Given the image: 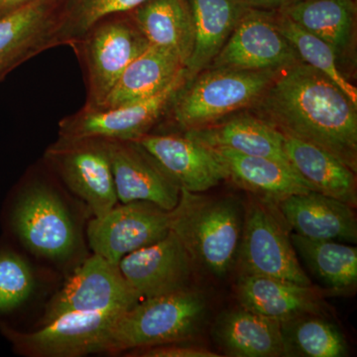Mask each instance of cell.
Listing matches in <instances>:
<instances>
[{
  "label": "cell",
  "mask_w": 357,
  "mask_h": 357,
  "mask_svg": "<svg viewBox=\"0 0 357 357\" xmlns=\"http://www.w3.org/2000/svg\"><path fill=\"white\" fill-rule=\"evenodd\" d=\"M253 107L283 134L321 147L356 173V105L321 72L299 62L280 70Z\"/></svg>",
  "instance_id": "1"
},
{
  "label": "cell",
  "mask_w": 357,
  "mask_h": 357,
  "mask_svg": "<svg viewBox=\"0 0 357 357\" xmlns=\"http://www.w3.org/2000/svg\"><path fill=\"white\" fill-rule=\"evenodd\" d=\"M170 215V230L184 244L195 266L218 278L236 264L243 234L244 204L232 197H210L181 189Z\"/></svg>",
  "instance_id": "2"
},
{
  "label": "cell",
  "mask_w": 357,
  "mask_h": 357,
  "mask_svg": "<svg viewBox=\"0 0 357 357\" xmlns=\"http://www.w3.org/2000/svg\"><path fill=\"white\" fill-rule=\"evenodd\" d=\"M10 227L30 253L58 265L77 266L84 259V243L74 213L48 178H30L14 199Z\"/></svg>",
  "instance_id": "3"
},
{
  "label": "cell",
  "mask_w": 357,
  "mask_h": 357,
  "mask_svg": "<svg viewBox=\"0 0 357 357\" xmlns=\"http://www.w3.org/2000/svg\"><path fill=\"white\" fill-rule=\"evenodd\" d=\"M206 314V296L191 287L140 300L115 319L103 354L187 342L199 332Z\"/></svg>",
  "instance_id": "4"
},
{
  "label": "cell",
  "mask_w": 357,
  "mask_h": 357,
  "mask_svg": "<svg viewBox=\"0 0 357 357\" xmlns=\"http://www.w3.org/2000/svg\"><path fill=\"white\" fill-rule=\"evenodd\" d=\"M280 70L208 68L176 96L171 105L174 121L183 131L192 130L253 107Z\"/></svg>",
  "instance_id": "5"
},
{
  "label": "cell",
  "mask_w": 357,
  "mask_h": 357,
  "mask_svg": "<svg viewBox=\"0 0 357 357\" xmlns=\"http://www.w3.org/2000/svg\"><path fill=\"white\" fill-rule=\"evenodd\" d=\"M236 260L241 274L312 286L301 266L290 229L278 206L252 195L244 204L243 234Z\"/></svg>",
  "instance_id": "6"
},
{
  "label": "cell",
  "mask_w": 357,
  "mask_h": 357,
  "mask_svg": "<svg viewBox=\"0 0 357 357\" xmlns=\"http://www.w3.org/2000/svg\"><path fill=\"white\" fill-rule=\"evenodd\" d=\"M124 14L98 21L73 45L86 77L84 107H100L124 70L150 46L128 13Z\"/></svg>",
  "instance_id": "7"
},
{
  "label": "cell",
  "mask_w": 357,
  "mask_h": 357,
  "mask_svg": "<svg viewBox=\"0 0 357 357\" xmlns=\"http://www.w3.org/2000/svg\"><path fill=\"white\" fill-rule=\"evenodd\" d=\"M44 163L93 218L119 204L107 140L58 137L45 151Z\"/></svg>",
  "instance_id": "8"
},
{
  "label": "cell",
  "mask_w": 357,
  "mask_h": 357,
  "mask_svg": "<svg viewBox=\"0 0 357 357\" xmlns=\"http://www.w3.org/2000/svg\"><path fill=\"white\" fill-rule=\"evenodd\" d=\"M124 311L69 312L33 332H18L0 324V333L14 351L27 357H82L103 354L115 319Z\"/></svg>",
  "instance_id": "9"
},
{
  "label": "cell",
  "mask_w": 357,
  "mask_h": 357,
  "mask_svg": "<svg viewBox=\"0 0 357 357\" xmlns=\"http://www.w3.org/2000/svg\"><path fill=\"white\" fill-rule=\"evenodd\" d=\"M119 265L93 255L75 267L45 307L40 326L69 312L126 311L139 302Z\"/></svg>",
  "instance_id": "10"
},
{
  "label": "cell",
  "mask_w": 357,
  "mask_h": 357,
  "mask_svg": "<svg viewBox=\"0 0 357 357\" xmlns=\"http://www.w3.org/2000/svg\"><path fill=\"white\" fill-rule=\"evenodd\" d=\"M170 232V215L148 202L119 203L86 227L89 248L114 264L129 255L159 241Z\"/></svg>",
  "instance_id": "11"
},
{
  "label": "cell",
  "mask_w": 357,
  "mask_h": 357,
  "mask_svg": "<svg viewBox=\"0 0 357 357\" xmlns=\"http://www.w3.org/2000/svg\"><path fill=\"white\" fill-rule=\"evenodd\" d=\"M185 74L158 95L142 102L109 109L83 107L59 123L58 137L67 139L100 138L133 141L150 133L162 115L170 109L180 89L187 84Z\"/></svg>",
  "instance_id": "12"
},
{
  "label": "cell",
  "mask_w": 357,
  "mask_h": 357,
  "mask_svg": "<svg viewBox=\"0 0 357 357\" xmlns=\"http://www.w3.org/2000/svg\"><path fill=\"white\" fill-rule=\"evenodd\" d=\"M274 13L249 8L208 68L280 70L302 62L279 31Z\"/></svg>",
  "instance_id": "13"
},
{
  "label": "cell",
  "mask_w": 357,
  "mask_h": 357,
  "mask_svg": "<svg viewBox=\"0 0 357 357\" xmlns=\"http://www.w3.org/2000/svg\"><path fill=\"white\" fill-rule=\"evenodd\" d=\"M119 267L139 300L191 287L195 270L191 255L171 230L157 243L124 256Z\"/></svg>",
  "instance_id": "14"
},
{
  "label": "cell",
  "mask_w": 357,
  "mask_h": 357,
  "mask_svg": "<svg viewBox=\"0 0 357 357\" xmlns=\"http://www.w3.org/2000/svg\"><path fill=\"white\" fill-rule=\"evenodd\" d=\"M134 141L185 191L204 192L227 180L225 167L215 150L185 131L183 134L147 133Z\"/></svg>",
  "instance_id": "15"
},
{
  "label": "cell",
  "mask_w": 357,
  "mask_h": 357,
  "mask_svg": "<svg viewBox=\"0 0 357 357\" xmlns=\"http://www.w3.org/2000/svg\"><path fill=\"white\" fill-rule=\"evenodd\" d=\"M119 203L148 202L167 211L177 206L181 188L136 141L107 140Z\"/></svg>",
  "instance_id": "16"
},
{
  "label": "cell",
  "mask_w": 357,
  "mask_h": 357,
  "mask_svg": "<svg viewBox=\"0 0 357 357\" xmlns=\"http://www.w3.org/2000/svg\"><path fill=\"white\" fill-rule=\"evenodd\" d=\"M277 206L294 234L314 241H357L356 211L344 202L311 191L287 197Z\"/></svg>",
  "instance_id": "17"
},
{
  "label": "cell",
  "mask_w": 357,
  "mask_h": 357,
  "mask_svg": "<svg viewBox=\"0 0 357 357\" xmlns=\"http://www.w3.org/2000/svg\"><path fill=\"white\" fill-rule=\"evenodd\" d=\"M51 0H36L0 17V79L14 68L54 48L58 14Z\"/></svg>",
  "instance_id": "18"
},
{
  "label": "cell",
  "mask_w": 357,
  "mask_h": 357,
  "mask_svg": "<svg viewBox=\"0 0 357 357\" xmlns=\"http://www.w3.org/2000/svg\"><path fill=\"white\" fill-rule=\"evenodd\" d=\"M213 149L225 167L227 180H231L252 196L278 204L293 195L314 191L290 164L264 157L248 156L227 148Z\"/></svg>",
  "instance_id": "19"
},
{
  "label": "cell",
  "mask_w": 357,
  "mask_h": 357,
  "mask_svg": "<svg viewBox=\"0 0 357 357\" xmlns=\"http://www.w3.org/2000/svg\"><path fill=\"white\" fill-rule=\"evenodd\" d=\"M241 307L268 318L284 321L306 314H319L324 295L312 286L241 274L236 287Z\"/></svg>",
  "instance_id": "20"
},
{
  "label": "cell",
  "mask_w": 357,
  "mask_h": 357,
  "mask_svg": "<svg viewBox=\"0 0 357 357\" xmlns=\"http://www.w3.org/2000/svg\"><path fill=\"white\" fill-rule=\"evenodd\" d=\"M128 14L150 46L172 54L187 68L195 48L188 0H146Z\"/></svg>",
  "instance_id": "21"
},
{
  "label": "cell",
  "mask_w": 357,
  "mask_h": 357,
  "mask_svg": "<svg viewBox=\"0 0 357 357\" xmlns=\"http://www.w3.org/2000/svg\"><path fill=\"white\" fill-rule=\"evenodd\" d=\"M213 333L218 347L229 356H285L280 321L243 307L218 317Z\"/></svg>",
  "instance_id": "22"
},
{
  "label": "cell",
  "mask_w": 357,
  "mask_h": 357,
  "mask_svg": "<svg viewBox=\"0 0 357 357\" xmlns=\"http://www.w3.org/2000/svg\"><path fill=\"white\" fill-rule=\"evenodd\" d=\"M184 74L185 65L178 58L149 46L124 70L102 105L91 109H114L148 100Z\"/></svg>",
  "instance_id": "23"
},
{
  "label": "cell",
  "mask_w": 357,
  "mask_h": 357,
  "mask_svg": "<svg viewBox=\"0 0 357 357\" xmlns=\"http://www.w3.org/2000/svg\"><path fill=\"white\" fill-rule=\"evenodd\" d=\"M283 135L284 150L291 166L314 191L356 208V173L321 147L288 134Z\"/></svg>",
  "instance_id": "24"
},
{
  "label": "cell",
  "mask_w": 357,
  "mask_h": 357,
  "mask_svg": "<svg viewBox=\"0 0 357 357\" xmlns=\"http://www.w3.org/2000/svg\"><path fill=\"white\" fill-rule=\"evenodd\" d=\"M185 132L208 147L227 148L248 156L290 164L284 150L283 133L258 116L237 115L229 121Z\"/></svg>",
  "instance_id": "25"
},
{
  "label": "cell",
  "mask_w": 357,
  "mask_h": 357,
  "mask_svg": "<svg viewBox=\"0 0 357 357\" xmlns=\"http://www.w3.org/2000/svg\"><path fill=\"white\" fill-rule=\"evenodd\" d=\"M195 25V48L185 68L187 81L217 57L250 7L243 0H188Z\"/></svg>",
  "instance_id": "26"
},
{
  "label": "cell",
  "mask_w": 357,
  "mask_h": 357,
  "mask_svg": "<svg viewBox=\"0 0 357 357\" xmlns=\"http://www.w3.org/2000/svg\"><path fill=\"white\" fill-rule=\"evenodd\" d=\"M279 11L332 47L338 60L351 51L356 38V0H303Z\"/></svg>",
  "instance_id": "27"
},
{
  "label": "cell",
  "mask_w": 357,
  "mask_h": 357,
  "mask_svg": "<svg viewBox=\"0 0 357 357\" xmlns=\"http://www.w3.org/2000/svg\"><path fill=\"white\" fill-rule=\"evenodd\" d=\"M296 252L307 269L330 291L345 292L357 283V248L333 241H314L291 234Z\"/></svg>",
  "instance_id": "28"
},
{
  "label": "cell",
  "mask_w": 357,
  "mask_h": 357,
  "mask_svg": "<svg viewBox=\"0 0 357 357\" xmlns=\"http://www.w3.org/2000/svg\"><path fill=\"white\" fill-rule=\"evenodd\" d=\"M285 356L344 357V335L332 321L319 314H306L281 321Z\"/></svg>",
  "instance_id": "29"
},
{
  "label": "cell",
  "mask_w": 357,
  "mask_h": 357,
  "mask_svg": "<svg viewBox=\"0 0 357 357\" xmlns=\"http://www.w3.org/2000/svg\"><path fill=\"white\" fill-rule=\"evenodd\" d=\"M274 20L279 31L288 40L300 60L328 77L357 107L356 88L340 72L338 59L332 47L307 32L281 11H275Z\"/></svg>",
  "instance_id": "30"
},
{
  "label": "cell",
  "mask_w": 357,
  "mask_h": 357,
  "mask_svg": "<svg viewBox=\"0 0 357 357\" xmlns=\"http://www.w3.org/2000/svg\"><path fill=\"white\" fill-rule=\"evenodd\" d=\"M146 0H70L64 13L58 14L54 45L73 46L98 21L128 13Z\"/></svg>",
  "instance_id": "31"
},
{
  "label": "cell",
  "mask_w": 357,
  "mask_h": 357,
  "mask_svg": "<svg viewBox=\"0 0 357 357\" xmlns=\"http://www.w3.org/2000/svg\"><path fill=\"white\" fill-rule=\"evenodd\" d=\"M36 288L31 264L13 249L0 250V314L17 310Z\"/></svg>",
  "instance_id": "32"
},
{
  "label": "cell",
  "mask_w": 357,
  "mask_h": 357,
  "mask_svg": "<svg viewBox=\"0 0 357 357\" xmlns=\"http://www.w3.org/2000/svg\"><path fill=\"white\" fill-rule=\"evenodd\" d=\"M128 357H220V354L204 347L187 342L155 345L132 349L122 354Z\"/></svg>",
  "instance_id": "33"
},
{
  "label": "cell",
  "mask_w": 357,
  "mask_h": 357,
  "mask_svg": "<svg viewBox=\"0 0 357 357\" xmlns=\"http://www.w3.org/2000/svg\"><path fill=\"white\" fill-rule=\"evenodd\" d=\"M250 8L279 11L303 0H243Z\"/></svg>",
  "instance_id": "34"
},
{
  "label": "cell",
  "mask_w": 357,
  "mask_h": 357,
  "mask_svg": "<svg viewBox=\"0 0 357 357\" xmlns=\"http://www.w3.org/2000/svg\"><path fill=\"white\" fill-rule=\"evenodd\" d=\"M34 1L36 0H0V17Z\"/></svg>",
  "instance_id": "35"
}]
</instances>
